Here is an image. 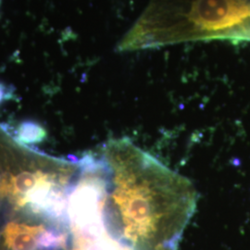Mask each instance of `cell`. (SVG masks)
<instances>
[{
	"instance_id": "6da1fadb",
	"label": "cell",
	"mask_w": 250,
	"mask_h": 250,
	"mask_svg": "<svg viewBox=\"0 0 250 250\" xmlns=\"http://www.w3.org/2000/svg\"><path fill=\"white\" fill-rule=\"evenodd\" d=\"M101 161L111 237L129 250H176L197 208L193 184L128 138L107 143Z\"/></svg>"
},
{
	"instance_id": "8992f818",
	"label": "cell",
	"mask_w": 250,
	"mask_h": 250,
	"mask_svg": "<svg viewBox=\"0 0 250 250\" xmlns=\"http://www.w3.org/2000/svg\"><path fill=\"white\" fill-rule=\"evenodd\" d=\"M0 3H1V0H0Z\"/></svg>"
},
{
	"instance_id": "7a4b0ae2",
	"label": "cell",
	"mask_w": 250,
	"mask_h": 250,
	"mask_svg": "<svg viewBox=\"0 0 250 250\" xmlns=\"http://www.w3.org/2000/svg\"><path fill=\"white\" fill-rule=\"evenodd\" d=\"M46 230L44 224H31L10 222L6 224L2 235L9 250H37L41 234Z\"/></svg>"
},
{
	"instance_id": "3957f363",
	"label": "cell",
	"mask_w": 250,
	"mask_h": 250,
	"mask_svg": "<svg viewBox=\"0 0 250 250\" xmlns=\"http://www.w3.org/2000/svg\"><path fill=\"white\" fill-rule=\"evenodd\" d=\"M45 136V129L34 122L22 123L20 127L18 139L22 143L41 142Z\"/></svg>"
},
{
	"instance_id": "277c9868",
	"label": "cell",
	"mask_w": 250,
	"mask_h": 250,
	"mask_svg": "<svg viewBox=\"0 0 250 250\" xmlns=\"http://www.w3.org/2000/svg\"><path fill=\"white\" fill-rule=\"evenodd\" d=\"M9 95V90L7 88V86L0 83V103L8 99Z\"/></svg>"
},
{
	"instance_id": "5b68a950",
	"label": "cell",
	"mask_w": 250,
	"mask_h": 250,
	"mask_svg": "<svg viewBox=\"0 0 250 250\" xmlns=\"http://www.w3.org/2000/svg\"></svg>"
}]
</instances>
